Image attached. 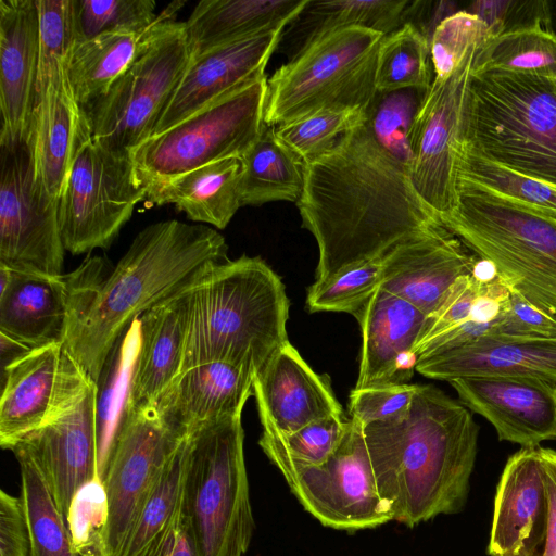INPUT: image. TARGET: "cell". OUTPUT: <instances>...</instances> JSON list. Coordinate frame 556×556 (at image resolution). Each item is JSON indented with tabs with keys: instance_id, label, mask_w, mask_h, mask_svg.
<instances>
[{
	"instance_id": "7",
	"label": "cell",
	"mask_w": 556,
	"mask_h": 556,
	"mask_svg": "<svg viewBox=\"0 0 556 556\" xmlns=\"http://www.w3.org/2000/svg\"><path fill=\"white\" fill-rule=\"evenodd\" d=\"M443 225L510 291L556 317V223L457 184V204Z\"/></svg>"
},
{
	"instance_id": "4",
	"label": "cell",
	"mask_w": 556,
	"mask_h": 556,
	"mask_svg": "<svg viewBox=\"0 0 556 556\" xmlns=\"http://www.w3.org/2000/svg\"><path fill=\"white\" fill-rule=\"evenodd\" d=\"M185 288L188 327L182 370L218 361L256 375L289 341L285 285L261 257L242 255L208 264Z\"/></svg>"
},
{
	"instance_id": "18",
	"label": "cell",
	"mask_w": 556,
	"mask_h": 556,
	"mask_svg": "<svg viewBox=\"0 0 556 556\" xmlns=\"http://www.w3.org/2000/svg\"><path fill=\"white\" fill-rule=\"evenodd\" d=\"M97 410L98 387L92 383L74 407L27 434L11 450L37 466L65 520L75 493L99 478Z\"/></svg>"
},
{
	"instance_id": "21",
	"label": "cell",
	"mask_w": 556,
	"mask_h": 556,
	"mask_svg": "<svg viewBox=\"0 0 556 556\" xmlns=\"http://www.w3.org/2000/svg\"><path fill=\"white\" fill-rule=\"evenodd\" d=\"M283 28L251 36L191 58L153 136L264 77Z\"/></svg>"
},
{
	"instance_id": "13",
	"label": "cell",
	"mask_w": 556,
	"mask_h": 556,
	"mask_svg": "<svg viewBox=\"0 0 556 556\" xmlns=\"http://www.w3.org/2000/svg\"><path fill=\"white\" fill-rule=\"evenodd\" d=\"M482 48L472 47L448 77L433 78L409 131L413 185L442 224L457 204V161L475 63Z\"/></svg>"
},
{
	"instance_id": "53",
	"label": "cell",
	"mask_w": 556,
	"mask_h": 556,
	"mask_svg": "<svg viewBox=\"0 0 556 556\" xmlns=\"http://www.w3.org/2000/svg\"><path fill=\"white\" fill-rule=\"evenodd\" d=\"M539 450L546 470L549 509L545 541L538 556H556V451Z\"/></svg>"
},
{
	"instance_id": "5",
	"label": "cell",
	"mask_w": 556,
	"mask_h": 556,
	"mask_svg": "<svg viewBox=\"0 0 556 556\" xmlns=\"http://www.w3.org/2000/svg\"><path fill=\"white\" fill-rule=\"evenodd\" d=\"M463 144L556 187V79L473 71Z\"/></svg>"
},
{
	"instance_id": "10",
	"label": "cell",
	"mask_w": 556,
	"mask_h": 556,
	"mask_svg": "<svg viewBox=\"0 0 556 556\" xmlns=\"http://www.w3.org/2000/svg\"><path fill=\"white\" fill-rule=\"evenodd\" d=\"M267 76L222 98L131 152L138 181L148 187L205 164L241 157L265 125Z\"/></svg>"
},
{
	"instance_id": "27",
	"label": "cell",
	"mask_w": 556,
	"mask_h": 556,
	"mask_svg": "<svg viewBox=\"0 0 556 556\" xmlns=\"http://www.w3.org/2000/svg\"><path fill=\"white\" fill-rule=\"evenodd\" d=\"M255 374L241 365L205 362L184 369L155 404L162 420L179 435L214 420L242 414L253 395Z\"/></svg>"
},
{
	"instance_id": "39",
	"label": "cell",
	"mask_w": 556,
	"mask_h": 556,
	"mask_svg": "<svg viewBox=\"0 0 556 556\" xmlns=\"http://www.w3.org/2000/svg\"><path fill=\"white\" fill-rule=\"evenodd\" d=\"M21 468L22 495L29 529V556H77L66 520L37 466L14 454Z\"/></svg>"
},
{
	"instance_id": "11",
	"label": "cell",
	"mask_w": 556,
	"mask_h": 556,
	"mask_svg": "<svg viewBox=\"0 0 556 556\" xmlns=\"http://www.w3.org/2000/svg\"><path fill=\"white\" fill-rule=\"evenodd\" d=\"M258 445L279 469L300 504L323 526L351 532L393 520L390 506L377 486L364 426L357 420H346L340 445L319 466L294 462L261 439Z\"/></svg>"
},
{
	"instance_id": "42",
	"label": "cell",
	"mask_w": 556,
	"mask_h": 556,
	"mask_svg": "<svg viewBox=\"0 0 556 556\" xmlns=\"http://www.w3.org/2000/svg\"><path fill=\"white\" fill-rule=\"evenodd\" d=\"M427 91L403 89L377 93L367 111L366 126L378 143L409 166V131Z\"/></svg>"
},
{
	"instance_id": "43",
	"label": "cell",
	"mask_w": 556,
	"mask_h": 556,
	"mask_svg": "<svg viewBox=\"0 0 556 556\" xmlns=\"http://www.w3.org/2000/svg\"><path fill=\"white\" fill-rule=\"evenodd\" d=\"M66 523L77 556H108L109 502L99 478L75 493Z\"/></svg>"
},
{
	"instance_id": "9",
	"label": "cell",
	"mask_w": 556,
	"mask_h": 556,
	"mask_svg": "<svg viewBox=\"0 0 556 556\" xmlns=\"http://www.w3.org/2000/svg\"><path fill=\"white\" fill-rule=\"evenodd\" d=\"M179 2L159 14L139 53L86 115L92 139L108 149L131 152L153 136L191 54L185 22L175 21Z\"/></svg>"
},
{
	"instance_id": "12",
	"label": "cell",
	"mask_w": 556,
	"mask_h": 556,
	"mask_svg": "<svg viewBox=\"0 0 556 556\" xmlns=\"http://www.w3.org/2000/svg\"><path fill=\"white\" fill-rule=\"evenodd\" d=\"M146 195L130 152L108 149L89 136L76 154L60 198L65 251L77 255L108 249Z\"/></svg>"
},
{
	"instance_id": "54",
	"label": "cell",
	"mask_w": 556,
	"mask_h": 556,
	"mask_svg": "<svg viewBox=\"0 0 556 556\" xmlns=\"http://www.w3.org/2000/svg\"><path fill=\"white\" fill-rule=\"evenodd\" d=\"M1 345V371L12 364L14 361L26 354L31 348L17 342L4 334L0 333Z\"/></svg>"
},
{
	"instance_id": "34",
	"label": "cell",
	"mask_w": 556,
	"mask_h": 556,
	"mask_svg": "<svg viewBox=\"0 0 556 556\" xmlns=\"http://www.w3.org/2000/svg\"><path fill=\"white\" fill-rule=\"evenodd\" d=\"M241 205L274 201L295 202L304 186V164L264 125L260 136L240 157Z\"/></svg>"
},
{
	"instance_id": "15",
	"label": "cell",
	"mask_w": 556,
	"mask_h": 556,
	"mask_svg": "<svg viewBox=\"0 0 556 556\" xmlns=\"http://www.w3.org/2000/svg\"><path fill=\"white\" fill-rule=\"evenodd\" d=\"M0 149V265L60 276L65 251L60 201L50 199L36 182L26 142Z\"/></svg>"
},
{
	"instance_id": "28",
	"label": "cell",
	"mask_w": 556,
	"mask_h": 556,
	"mask_svg": "<svg viewBox=\"0 0 556 556\" xmlns=\"http://www.w3.org/2000/svg\"><path fill=\"white\" fill-rule=\"evenodd\" d=\"M185 285L138 318L140 341L126 409L155 406L182 371L188 327Z\"/></svg>"
},
{
	"instance_id": "36",
	"label": "cell",
	"mask_w": 556,
	"mask_h": 556,
	"mask_svg": "<svg viewBox=\"0 0 556 556\" xmlns=\"http://www.w3.org/2000/svg\"><path fill=\"white\" fill-rule=\"evenodd\" d=\"M556 223V187L497 165L462 144L457 184Z\"/></svg>"
},
{
	"instance_id": "30",
	"label": "cell",
	"mask_w": 556,
	"mask_h": 556,
	"mask_svg": "<svg viewBox=\"0 0 556 556\" xmlns=\"http://www.w3.org/2000/svg\"><path fill=\"white\" fill-rule=\"evenodd\" d=\"M240 157L218 160L147 188L146 201L174 204L198 223L224 229L242 206Z\"/></svg>"
},
{
	"instance_id": "41",
	"label": "cell",
	"mask_w": 556,
	"mask_h": 556,
	"mask_svg": "<svg viewBox=\"0 0 556 556\" xmlns=\"http://www.w3.org/2000/svg\"><path fill=\"white\" fill-rule=\"evenodd\" d=\"M366 119L367 113L358 109L326 110L276 126L275 134L305 164L331 151Z\"/></svg>"
},
{
	"instance_id": "45",
	"label": "cell",
	"mask_w": 556,
	"mask_h": 556,
	"mask_svg": "<svg viewBox=\"0 0 556 556\" xmlns=\"http://www.w3.org/2000/svg\"><path fill=\"white\" fill-rule=\"evenodd\" d=\"M382 282L381 260L341 274L307 290L309 313L344 312L353 316L367 303Z\"/></svg>"
},
{
	"instance_id": "1",
	"label": "cell",
	"mask_w": 556,
	"mask_h": 556,
	"mask_svg": "<svg viewBox=\"0 0 556 556\" xmlns=\"http://www.w3.org/2000/svg\"><path fill=\"white\" fill-rule=\"evenodd\" d=\"M296 206L318 245L316 285L446 228L417 192L408 165L378 143L366 122L304 164Z\"/></svg>"
},
{
	"instance_id": "8",
	"label": "cell",
	"mask_w": 556,
	"mask_h": 556,
	"mask_svg": "<svg viewBox=\"0 0 556 556\" xmlns=\"http://www.w3.org/2000/svg\"><path fill=\"white\" fill-rule=\"evenodd\" d=\"M383 36L350 27L316 39L268 78L265 124L276 127L326 110L367 113L378 93L377 55Z\"/></svg>"
},
{
	"instance_id": "33",
	"label": "cell",
	"mask_w": 556,
	"mask_h": 556,
	"mask_svg": "<svg viewBox=\"0 0 556 556\" xmlns=\"http://www.w3.org/2000/svg\"><path fill=\"white\" fill-rule=\"evenodd\" d=\"M150 28L106 31L75 43L67 73L74 96L85 113L132 63Z\"/></svg>"
},
{
	"instance_id": "3",
	"label": "cell",
	"mask_w": 556,
	"mask_h": 556,
	"mask_svg": "<svg viewBox=\"0 0 556 556\" xmlns=\"http://www.w3.org/2000/svg\"><path fill=\"white\" fill-rule=\"evenodd\" d=\"M227 250L225 238L204 225L169 219L144 227L104 278L64 346L97 383L130 324L201 268L227 260Z\"/></svg>"
},
{
	"instance_id": "25",
	"label": "cell",
	"mask_w": 556,
	"mask_h": 556,
	"mask_svg": "<svg viewBox=\"0 0 556 556\" xmlns=\"http://www.w3.org/2000/svg\"><path fill=\"white\" fill-rule=\"evenodd\" d=\"M38 64L36 0H0V146L27 141Z\"/></svg>"
},
{
	"instance_id": "55",
	"label": "cell",
	"mask_w": 556,
	"mask_h": 556,
	"mask_svg": "<svg viewBox=\"0 0 556 556\" xmlns=\"http://www.w3.org/2000/svg\"><path fill=\"white\" fill-rule=\"evenodd\" d=\"M181 517V516H180ZM164 556H195L193 545L180 521L179 529Z\"/></svg>"
},
{
	"instance_id": "24",
	"label": "cell",
	"mask_w": 556,
	"mask_h": 556,
	"mask_svg": "<svg viewBox=\"0 0 556 556\" xmlns=\"http://www.w3.org/2000/svg\"><path fill=\"white\" fill-rule=\"evenodd\" d=\"M380 288L424 313H433L458 278L471 275L477 260L447 228L403 242L382 258Z\"/></svg>"
},
{
	"instance_id": "48",
	"label": "cell",
	"mask_w": 556,
	"mask_h": 556,
	"mask_svg": "<svg viewBox=\"0 0 556 556\" xmlns=\"http://www.w3.org/2000/svg\"><path fill=\"white\" fill-rule=\"evenodd\" d=\"M419 384H382L354 388L350 393L351 418L364 427L399 418L407 413Z\"/></svg>"
},
{
	"instance_id": "37",
	"label": "cell",
	"mask_w": 556,
	"mask_h": 556,
	"mask_svg": "<svg viewBox=\"0 0 556 556\" xmlns=\"http://www.w3.org/2000/svg\"><path fill=\"white\" fill-rule=\"evenodd\" d=\"M140 341L139 319H135L115 344L98 387L99 479L105 472L109 454L123 419L129 396L130 379Z\"/></svg>"
},
{
	"instance_id": "46",
	"label": "cell",
	"mask_w": 556,
	"mask_h": 556,
	"mask_svg": "<svg viewBox=\"0 0 556 556\" xmlns=\"http://www.w3.org/2000/svg\"><path fill=\"white\" fill-rule=\"evenodd\" d=\"M261 440L268 442L294 462L319 466L326 463L340 445L346 429V418H326L282 435L264 419Z\"/></svg>"
},
{
	"instance_id": "22",
	"label": "cell",
	"mask_w": 556,
	"mask_h": 556,
	"mask_svg": "<svg viewBox=\"0 0 556 556\" xmlns=\"http://www.w3.org/2000/svg\"><path fill=\"white\" fill-rule=\"evenodd\" d=\"M546 470L539 447L509 456L496 486L489 556H538L548 521Z\"/></svg>"
},
{
	"instance_id": "49",
	"label": "cell",
	"mask_w": 556,
	"mask_h": 556,
	"mask_svg": "<svg viewBox=\"0 0 556 556\" xmlns=\"http://www.w3.org/2000/svg\"><path fill=\"white\" fill-rule=\"evenodd\" d=\"M481 283L482 278L476 270L456 280L439 307L426 317L424 330L414 353L422 344L471 318Z\"/></svg>"
},
{
	"instance_id": "40",
	"label": "cell",
	"mask_w": 556,
	"mask_h": 556,
	"mask_svg": "<svg viewBox=\"0 0 556 556\" xmlns=\"http://www.w3.org/2000/svg\"><path fill=\"white\" fill-rule=\"evenodd\" d=\"M473 71H498L556 79V36L538 26L495 37L479 50Z\"/></svg>"
},
{
	"instance_id": "16",
	"label": "cell",
	"mask_w": 556,
	"mask_h": 556,
	"mask_svg": "<svg viewBox=\"0 0 556 556\" xmlns=\"http://www.w3.org/2000/svg\"><path fill=\"white\" fill-rule=\"evenodd\" d=\"M184 437L155 406L126 409L117 428L102 482L109 502L108 556H118Z\"/></svg>"
},
{
	"instance_id": "47",
	"label": "cell",
	"mask_w": 556,
	"mask_h": 556,
	"mask_svg": "<svg viewBox=\"0 0 556 556\" xmlns=\"http://www.w3.org/2000/svg\"><path fill=\"white\" fill-rule=\"evenodd\" d=\"M153 0H77L80 39L106 31L147 29L159 18Z\"/></svg>"
},
{
	"instance_id": "14",
	"label": "cell",
	"mask_w": 556,
	"mask_h": 556,
	"mask_svg": "<svg viewBox=\"0 0 556 556\" xmlns=\"http://www.w3.org/2000/svg\"><path fill=\"white\" fill-rule=\"evenodd\" d=\"M104 261L86 258L60 276L0 265V333L31 349L65 343L85 315L103 278Z\"/></svg>"
},
{
	"instance_id": "56",
	"label": "cell",
	"mask_w": 556,
	"mask_h": 556,
	"mask_svg": "<svg viewBox=\"0 0 556 556\" xmlns=\"http://www.w3.org/2000/svg\"><path fill=\"white\" fill-rule=\"evenodd\" d=\"M543 27L556 36V0H545V20Z\"/></svg>"
},
{
	"instance_id": "6",
	"label": "cell",
	"mask_w": 556,
	"mask_h": 556,
	"mask_svg": "<svg viewBox=\"0 0 556 556\" xmlns=\"http://www.w3.org/2000/svg\"><path fill=\"white\" fill-rule=\"evenodd\" d=\"M241 416L186 437L180 521L195 556H243L253 538Z\"/></svg>"
},
{
	"instance_id": "17",
	"label": "cell",
	"mask_w": 556,
	"mask_h": 556,
	"mask_svg": "<svg viewBox=\"0 0 556 556\" xmlns=\"http://www.w3.org/2000/svg\"><path fill=\"white\" fill-rule=\"evenodd\" d=\"M96 383L63 343L31 349L1 374L0 445L27 434L74 407Z\"/></svg>"
},
{
	"instance_id": "35",
	"label": "cell",
	"mask_w": 556,
	"mask_h": 556,
	"mask_svg": "<svg viewBox=\"0 0 556 556\" xmlns=\"http://www.w3.org/2000/svg\"><path fill=\"white\" fill-rule=\"evenodd\" d=\"M186 438L166 464L118 556H164L180 526Z\"/></svg>"
},
{
	"instance_id": "32",
	"label": "cell",
	"mask_w": 556,
	"mask_h": 556,
	"mask_svg": "<svg viewBox=\"0 0 556 556\" xmlns=\"http://www.w3.org/2000/svg\"><path fill=\"white\" fill-rule=\"evenodd\" d=\"M408 0H307L285 26L277 49L288 61L319 37L334 30L364 27L383 35L406 23Z\"/></svg>"
},
{
	"instance_id": "19",
	"label": "cell",
	"mask_w": 556,
	"mask_h": 556,
	"mask_svg": "<svg viewBox=\"0 0 556 556\" xmlns=\"http://www.w3.org/2000/svg\"><path fill=\"white\" fill-rule=\"evenodd\" d=\"M450 383L467 408L492 424L500 441L539 447L556 439V383L511 375L470 376Z\"/></svg>"
},
{
	"instance_id": "38",
	"label": "cell",
	"mask_w": 556,
	"mask_h": 556,
	"mask_svg": "<svg viewBox=\"0 0 556 556\" xmlns=\"http://www.w3.org/2000/svg\"><path fill=\"white\" fill-rule=\"evenodd\" d=\"M430 40L413 23L406 22L380 41L376 89L388 93L403 89L427 91L431 85Z\"/></svg>"
},
{
	"instance_id": "23",
	"label": "cell",
	"mask_w": 556,
	"mask_h": 556,
	"mask_svg": "<svg viewBox=\"0 0 556 556\" xmlns=\"http://www.w3.org/2000/svg\"><path fill=\"white\" fill-rule=\"evenodd\" d=\"M253 395L260 419L282 435L317 420L345 419L328 377L314 371L289 341L256 374Z\"/></svg>"
},
{
	"instance_id": "29",
	"label": "cell",
	"mask_w": 556,
	"mask_h": 556,
	"mask_svg": "<svg viewBox=\"0 0 556 556\" xmlns=\"http://www.w3.org/2000/svg\"><path fill=\"white\" fill-rule=\"evenodd\" d=\"M416 370L428 378L448 382L470 376L511 375L556 383V338L511 340L485 337L419 358Z\"/></svg>"
},
{
	"instance_id": "26",
	"label": "cell",
	"mask_w": 556,
	"mask_h": 556,
	"mask_svg": "<svg viewBox=\"0 0 556 556\" xmlns=\"http://www.w3.org/2000/svg\"><path fill=\"white\" fill-rule=\"evenodd\" d=\"M354 317L362 331L355 388L407 383L416 369L414 350L427 316L379 288Z\"/></svg>"
},
{
	"instance_id": "44",
	"label": "cell",
	"mask_w": 556,
	"mask_h": 556,
	"mask_svg": "<svg viewBox=\"0 0 556 556\" xmlns=\"http://www.w3.org/2000/svg\"><path fill=\"white\" fill-rule=\"evenodd\" d=\"M494 36L478 16L458 10L444 17L430 37V58L437 78H446L475 46L485 47Z\"/></svg>"
},
{
	"instance_id": "31",
	"label": "cell",
	"mask_w": 556,
	"mask_h": 556,
	"mask_svg": "<svg viewBox=\"0 0 556 556\" xmlns=\"http://www.w3.org/2000/svg\"><path fill=\"white\" fill-rule=\"evenodd\" d=\"M307 0H202L185 22L191 58L285 27Z\"/></svg>"
},
{
	"instance_id": "20",
	"label": "cell",
	"mask_w": 556,
	"mask_h": 556,
	"mask_svg": "<svg viewBox=\"0 0 556 556\" xmlns=\"http://www.w3.org/2000/svg\"><path fill=\"white\" fill-rule=\"evenodd\" d=\"M67 65L37 79L26 141L35 180L55 201H60L78 150L91 136L89 119L72 90Z\"/></svg>"
},
{
	"instance_id": "2",
	"label": "cell",
	"mask_w": 556,
	"mask_h": 556,
	"mask_svg": "<svg viewBox=\"0 0 556 556\" xmlns=\"http://www.w3.org/2000/svg\"><path fill=\"white\" fill-rule=\"evenodd\" d=\"M364 437L393 520L413 528L464 508L479 437L464 404L419 384L405 415L365 426Z\"/></svg>"
},
{
	"instance_id": "50",
	"label": "cell",
	"mask_w": 556,
	"mask_h": 556,
	"mask_svg": "<svg viewBox=\"0 0 556 556\" xmlns=\"http://www.w3.org/2000/svg\"><path fill=\"white\" fill-rule=\"evenodd\" d=\"M466 12L481 18L492 35L542 26L545 20V0H483L471 2Z\"/></svg>"
},
{
	"instance_id": "52",
	"label": "cell",
	"mask_w": 556,
	"mask_h": 556,
	"mask_svg": "<svg viewBox=\"0 0 556 556\" xmlns=\"http://www.w3.org/2000/svg\"><path fill=\"white\" fill-rule=\"evenodd\" d=\"M0 556H29V529L23 498L0 492Z\"/></svg>"
},
{
	"instance_id": "51",
	"label": "cell",
	"mask_w": 556,
	"mask_h": 556,
	"mask_svg": "<svg viewBox=\"0 0 556 556\" xmlns=\"http://www.w3.org/2000/svg\"><path fill=\"white\" fill-rule=\"evenodd\" d=\"M492 337L511 340L556 338V317L509 290L507 308Z\"/></svg>"
}]
</instances>
